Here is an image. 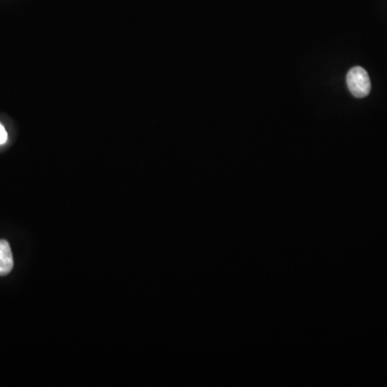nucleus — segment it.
<instances>
[{"label": "nucleus", "mask_w": 387, "mask_h": 387, "mask_svg": "<svg viewBox=\"0 0 387 387\" xmlns=\"http://www.w3.org/2000/svg\"><path fill=\"white\" fill-rule=\"evenodd\" d=\"M8 140V134L6 132L5 127L0 124V145H3Z\"/></svg>", "instance_id": "3"}, {"label": "nucleus", "mask_w": 387, "mask_h": 387, "mask_svg": "<svg viewBox=\"0 0 387 387\" xmlns=\"http://www.w3.org/2000/svg\"><path fill=\"white\" fill-rule=\"evenodd\" d=\"M12 251L7 240H0V276H7L12 271Z\"/></svg>", "instance_id": "2"}, {"label": "nucleus", "mask_w": 387, "mask_h": 387, "mask_svg": "<svg viewBox=\"0 0 387 387\" xmlns=\"http://www.w3.org/2000/svg\"><path fill=\"white\" fill-rule=\"evenodd\" d=\"M346 84L356 98L368 96L371 91L370 78L363 68L354 67L346 75Z\"/></svg>", "instance_id": "1"}]
</instances>
